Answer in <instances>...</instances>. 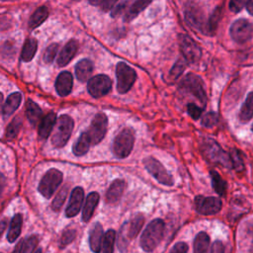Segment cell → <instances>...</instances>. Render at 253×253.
<instances>
[{"label": "cell", "mask_w": 253, "mask_h": 253, "mask_svg": "<svg viewBox=\"0 0 253 253\" xmlns=\"http://www.w3.org/2000/svg\"><path fill=\"white\" fill-rule=\"evenodd\" d=\"M164 233V222L160 218L150 221L143 230L139 244L145 252H152L160 243Z\"/></svg>", "instance_id": "1"}, {"label": "cell", "mask_w": 253, "mask_h": 253, "mask_svg": "<svg viewBox=\"0 0 253 253\" xmlns=\"http://www.w3.org/2000/svg\"><path fill=\"white\" fill-rule=\"evenodd\" d=\"M201 150L209 161L226 168H232L229 154L224 152L220 145L212 138H204L201 142Z\"/></svg>", "instance_id": "2"}, {"label": "cell", "mask_w": 253, "mask_h": 253, "mask_svg": "<svg viewBox=\"0 0 253 253\" xmlns=\"http://www.w3.org/2000/svg\"><path fill=\"white\" fill-rule=\"evenodd\" d=\"M134 131L132 128L126 127L122 129L113 141V153L118 158L127 157L133 147Z\"/></svg>", "instance_id": "3"}, {"label": "cell", "mask_w": 253, "mask_h": 253, "mask_svg": "<svg viewBox=\"0 0 253 253\" xmlns=\"http://www.w3.org/2000/svg\"><path fill=\"white\" fill-rule=\"evenodd\" d=\"M73 125V120L68 115H61L58 118L51 137V143L53 146L62 147L66 144L71 135Z\"/></svg>", "instance_id": "4"}, {"label": "cell", "mask_w": 253, "mask_h": 253, "mask_svg": "<svg viewBox=\"0 0 253 253\" xmlns=\"http://www.w3.org/2000/svg\"><path fill=\"white\" fill-rule=\"evenodd\" d=\"M180 90L195 96L203 106L206 105L207 94L204 88L203 80L200 76L193 73L187 74L180 82Z\"/></svg>", "instance_id": "5"}, {"label": "cell", "mask_w": 253, "mask_h": 253, "mask_svg": "<svg viewBox=\"0 0 253 253\" xmlns=\"http://www.w3.org/2000/svg\"><path fill=\"white\" fill-rule=\"evenodd\" d=\"M117 90L121 94L126 93L133 85L136 79V73L133 68L125 62H119L116 68Z\"/></svg>", "instance_id": "6"}, {"label": "cell", "mask_w": 253, "mask_h": 253, "mask_svg": "<svg viewBox=\"0 0 253 253\" xmlns=\"http://www.w3.org/2000/svg\"><path fill=\"white\" fill-rule=\"evenodd\" d=\"M62 182V173L55 169H49L42 178L39 184V192L46 199L50 198Z\"/></svg>", "instance_id": "7"}, {"label": "cell", "mask_w": 253, "mask_h": 253, "mask_svg": "<svg viewBox=\"0 0 253 253\" xmlns=\"http://www.w3.org/2000/svg\"><path fill=\"white\" fill-rule=\"evenodd\" d=\"M185 18L187 22L201 33L209 32L208 21L205 17L203 9L194 2L187 4L185 9Z\"/></svg>", "instance_id": "8"}, {"label": "cell", "mask_w": 253, "mask_h": 253, "mask_svg": "<svg viewBox=\"0 0 253 253\" xmlns=\"http://www.w3.org/2000/svg\"><path fill=\"white\" fill-rule=\"evenodd\" d=\"M143 164L150 175H152L156 181L166 186H173L174 181L172 176L167 172L164 166L154 157L148 156L143 159Z\"/></svg>", "instance_id": "9"}, {"label": "cell", "mask_w": 253, "mask_h": 253, "mask_svg": "<svg viewBox=\"0 0 253 253\" xmlns=\"http://www.w3.org/2000/svg\"><path fill=\"white\" fill-rule=\"evenodd\" d=\"M229 34L234 42L244 43L253 37V24L245 19H238L230 26Z\"/></svg>", "instance_id": "10"}, {"label": "cell", "mask_w": 253, "mask_h": 253, "mask_svg": "<svg viewBox=\"0 0 253 253\" xmlns=\"http://www.w3.org/2000/svg\"><path fill=\"white\" fill-rule=\"evenodd\" d=\"M108 127V119L105 114L99 113L93 118L87 134L90 138L91 144L99 143L105 136Z\"/></svg>", "instance_id": "11"}, {"label": "cell", "mask_w": 253, "mask_h": 253, "mask_svg": "<svg viewBox=\"0 0 253 253\" xmlns=\"http://www.w3.org/2000/svg\"><path fill=\"white\" fill-rule=\"evenodd\" d=\"M178 39L180 49L184 56V59L190 63L197 62L202 55V51L199 45L187 35L181 34L179 35Z\"/></svg>", "instance_id": "12"}, {"label": "cell", "mask_w": 253, "mask_h": 253, "mask_svg": "<svg viewBox=\"0 0 253 253\" xmlns=\"http://www.w3.org/2000/svg\"><path fill=\"white\" fill-rule=\"evenodd\" d=\"M112 88V80L104 74H99L88 81L87 89L89 94L94 98H100L107 95Z\"/></svg>", "instance_id": "13"}, {"label": "cell", "mask_w": 253, "mask_h": 253, "mask_svg": "<svg viewBox=\"0 0 253 253\" xmlns=\"http://www.w3.org/2000/svg\"><path fill=\"white\" fill-rule=\"evenodd\" d=\"M221 201L216 197L197 196L195 198L196 211L203 215H211L218 212L221 209Z\"/></svg>", "instance_id": "14"}, {"label": "cell", "mask_w": 253, "mask_h": 253, "mask_svg": "<svg viewBox=\"0 0 253 253\" xmlns=\"http://www.w3.org/2000/svg\"><path fill=\"white\" fill-rule=\"evenodd\" d=\"M84 199V191L81 187H76L72 190L68 206L65 210V215L67 217H72L76 215L81 210L82 203Z\"/></svg>", "instance_id": "15"}, {"label": "cell", "mask_w": 253, "mask_h": 253, "mask_svg": "<svg viewBox=\"0 0 253 253\" xmlns=\"http://www.w3.org/2000/svg\"><path fill=\"white\" fill-rule=\"evenodd\" d=\"M72 85H73V78L70 72L63 71L57 76L55 81V89L59 96L61 97L67 96L72 90Z\"/></svg>", "instance_id": "16"}, {"label": "cell", "mask_w": 253, "mask_h": 253, "mask_svg": "<svg viewBox=\"0 0 253 253\" xmlns=\"http://www.w3.org/2000/svg\"><path fill=\"white\" fill-rule=\"evenodd\" d=\"M126 188V182L122 179H116L110 185L106 193V201L109 204H116L120 201Z\"/></svg>", "instance_id": "17"}, {"label": "cell", "mask_w": 253, "mask_h": 253, "mask_svg": "<svg viewBox=\"0 0 253 253\" xmlns=\"http://www.w3.org/2000/svg\"><path fill=\"white\" fill-rule=\"evenodd\" d=\"M103 236H104L103 227L99 222H96L92 226V228L90 230V234H89L90 248L94 253H100L101 252Z\"/></svg>", "instance_id": "18"}, {"label": "cell", "mask_w": 253, "mask_h": 253, "mask_svg": "<svg viewBox=\"0 0 253 253\" xmlns=\"http://www.w3.org/2000/svg\"><path fill=\"white\" fill-rule=\"evenodd\" d=\"M77 49H78V42L74 40L69 41L60 51L57 58V64L59 66L67 65L70 62V60L74 57Z\"/></svg>", "instance_id": "19"}, {"label": "cell", "mask_w": 253, "mask_h": 253, "mask_svg": "<svg viewBox=\"0 0 253 253\" xmlns=\"http://www.w3.org/2000/svg\"><path fill=\"white\" fill-rule=\"evenodd\" d=\"M56 122V116L54 113L50 112L47 115H45L41 121L39 125V136L42 139H45L50 134L51 130L53 129V126H55Z\"/></svg>", "instance_id": "20"}, {"label": "cell", "mask_w": 253, "mask_h": 253, "mask_svg": "<svg viewBox=\"0 0 253 253\" xmlns=\"http://www.w3.org/2000/svg\"><path fill=\"white\" fill-rule=\"evenodd\" d=\"M100 200V196L97 192H91L85 201L84 207H83V211H82V219L83 221L87 222L91 219L93 212L99 203Z\"/></svg>", "instance_id": "21"}, {"label": "cell", "mask_w": 253, "mask_h": 253, "mask_svg": "<svg viewBox=\"0 0 253 253\" xmlns=\"http://www.w3.org/2000/svg\"><path fill=\"white\" fill-rule=\"evenodd\" d=\"M93 71V64L89 59H82L78 61L75 66V74L78 80L84 82L87 81Z\"/></svg>", "instance_id": "22"}, {"label": "cell", "mask_w": 253, "mask_h": 253, "mask_svg": "<svg viewBox=\"0 0 253 253\" xmlns=\"http://www.w3.org/2000/svg\"><path fill=\"white\" fill-rule=\"evenodd\" d=\"M152 0H135L127 9L125 14V22H129L133 20L140 12H142Z\"/></svg>", "instance_id": "23"}, {"label": "cell", "mask_w": 253, "mask_h": 253, "mask_svg": "<svg viewBox=\"0 0 253 253\" xmlns=\"http://www.w3.org/2000/svg\"><path fill=\"white\" fill-rule=\"evenodd\" d=\"M22 224H23L22 215L20 213L15 214L10 222V226L7 234V239L9 242L13 243L19 237L22 230Z\"/></svg>", "instance_id": "24"}, {"label": "cell", "mask_w": 253, "mask_h": 253, "mask_svg": "<svg viewBox=\"0 0 253 253\" xmlns=\"http://www.w3.org/2000/svg\"><path fill=\"white\" fill-rule=\"evenodd\" d=\"M22 101V95L19 92L12 93L7 98L4 106H3V115L4 117H9L12 115L20 106Z\"/></svg>", "instance_id": "25"}, {"label": "cell", "mask_w": 253, "mask_h": 253, "mask_svg": "<svg viewBox=\"0 0 253 253\" xmlns=\"http://www.w3.org/2000/svg\"><path fill=\"white\" fill-rule=\"evenodd\" d=\"M90 145H91V141L87 132H82L78 137V139L75 141L72 151L76 156H82L89 150Z\"/></svg>", "instance_id": "26"}, {"label": "cell", "mask_w": 253, "mask_h": 253, "mask_svg": "<svg viewBox=\"0 0 253 253\" xmlns=\"http://www.w3.org/2000/svg\"><path fill=\"white\" fill-rule=\"evenodd\" d=\"M26 115L29 122L35 126L42 120V110L33 101L29 100L26 105Z\"/></svg>", "instance_id": "27"}, {"label": "cell", "mask_w": 253, "mask_h": 253, "mask_svg": "<svg viewBox=\"0 0 253 253\" xmlns=\"http://www.w3.org/2000/svg\"><path fill=\"white\" fill-rule=\"evenodd\" d=\"M144 222V217L141 214L135 215L129 222H126V234L128 239L134 238L141 229Z\"/></svg>", "instance_id": "28"}, {"label": "cell", "mask_w": 253, "mask_h": 253, "mask_svg": "<svg viewBox=\"0 0 253 253\" xmlns=\"http://www.w3.org/2000/svg\"><path fill=\"white\" fill-rule=\"evenodd\" d=\"M194 253H208L210 246V237L209 235L201 231L199 232L194 240Z\"/></svg>", "instance_id": "29"}, {"label": "cell", "mask_w": 253, "mask_h": 253, "mask_svg": "<svg viewBox=\"0 0 253 253\" xmlns=\"http://www.w3.org/2000/svg\"><path fill=\"white\" fill-rule=\"evenodd\" d=\"M253 117V92H250L245 102L243 103L240 112H239V119L242 122H248Z\"/></svg>", "instance_id": "30"}, {"label": "cell", "mask_w": 253, "mask_h": 253, "mask_svg": "<svg viewBox=\"0 0 253 253\" xmlns=\"http://www.w3.org/2000/svg\"><path fill=\"white\" fill-rule=\"evenodd\" d=\"M47 16H48V9L45 6H42L38 8L29 20V27L32 29L39 27L42 22L45 21Z\"/></svg>", "instance_id": "31"}, {"label": "cell", "mask_w": 253, "mask_h": 253, "mask_svg": "<svg viewBox=\"0 0 253 253\" xmlns=\"http://www.w3.org/2000/svg\"><path fill=\"white\" fill-rule=\"evenodd\" d=\"M37 47H38V42L35 39H28L26 40L24 45H23V49H22V53H21V57L24 61H30L33 59V57L35 56V53L37 51Z\"/></svg>", "instance_id": "32"}, {"label": "cell", "mask_w": 253, "mask_h": 253, "mask_svg": "<svg viewBox=\"0 0 253 253\" xmlns=\"http://www.w3.org/2000/svg\"><path fill=\"white\" fill-rule=\"evenodd\" d=\"M210 175H211V184H212V188H213L214 192L219 196H223L225 194V191H226L225 181L214 170H211L210 172Z\"/></svg>", "instance_id": "33"}, {"label": "cell", "mask_w": 253, "mask_h": 253, "mask_svg": "<svg viewBox=\"0 0 253 253\" xmlns=\"http://www.w3.org/2000/svg\"><path fill=\"white\" fill-rule=\"evenodd\" d=\"M116 240V232L113 229H109L103 236L102 241V253H114V245Z\"/></svg>", "instance_id": "34"}, {"label": "cell", "mask_w": 253, "mask_h": 253, "mask_svg": "<svg viewBox=\"0 0 253 253\" xmlns=\"http://www.w3.org/2000/svg\"><path fill=\"white\" fill-rule=\"evenodd\" d=\"M22 126V120L21 118L17 117L12 120V122L8 125L6 128V137L9 139H13L19 133V130Z\"/></svg>", "instance_id": "35"}, {"label": "cell", "mask_w": 253, "mask_h": 253, "mask_svg": "<svg viewBox=\"0 0 253 253\" xmlns=\"http://www.w3.org/2000/svg\"><path fill=\"white\" fill-rule=\"evenodd\" d=\"M229 157H230V160H231L232 168H234L237 172L243 171V169H244V164H243V160H242L240 151L237 150V149H235V148L230 149Z\"/></svg>", "instance_id": "36"}, {"label": "cell", "mask_w": 253, "mask_h": 253, "mask_svg": "<svg viewBox=\"0 0 253 253\" xmlns=\"http://www.w3.org/2000/svg\"><path fill=\"white\" fill-rule=\"evenodd\" d=\"M38 242H39V239L37 235L29 236L27 239L23 240L20 253H33L38 245Z\"/></svg>", "instance_id": "37"}, {"label": "cell", "mask_w": 253, "mask_h": 253, "mask_svg": "<svg viewBox=\"0 0 253 253\" xmlns=\"http://www.w3.org/2000/svg\"><path fill=\"white\" fill-rule=\"evenodd\" d=\"M67 187L64 186L62 187L58 193L56 194L55 198L53 199L52 201V204H51V208L53 211H59L62 207V205L64 204L65 202V199H66V196H67Z\"/></svg>", "instance_id": "38"}, {"label": "cell", "mask_w": 253, "mask_h": 253, "mask_svg": "<svg viewBox=\"0 0 253 253\" xmlns=\"http://www.w3.org/2000/svg\"><path fill=\"white\" fill-rule=\"evenodd\" d=\"M128 237L126 234V222H125L119 232V237H118V246L119 249L122 253H126V248H127V244H128Z\"/></svg>", "instance_id": "39"}, {"label": "cell", "mask_w": 253, "mask_h": 253, "mask_svg": "<svg viewBox=\"0 0 253 253\" xmlns=\"http://www.w3.org/2000/svg\"><path fill=\"white\" fill-rule=\"evenodd\" d=\"M186 65H187V61L185 59H179L171 68L169 77L172 80H176L177 78H179V76L183 73L184 69L186 68Z\"/></svg>", "instance_id": "40"}, {"label": "cell", "mask_w": 253, "mask_h": 253, "mask_svg": "<svg viewBox=\"0 0 253 253\" xmlns=\"http://www.w3.org/2000/svg\"><path fill=\"white\" fill-rule=\"evenodd\" d=\"M220 16H221V8L218 7L216 8L213 13L211 14V16L210 17L209 21H208V27H209V33H212L215 31L216 29V26H217V23L220 19Z\"/></svg>", "instance_id": "41"}, {"label": "cell", "mask_w": 253, "mask_h": 253, "mask_svg": "<svg viewBox=\"0 0 253 253\" xmlns=\"http://www.w3.org/2000/svg\"><path fill=\"white\" fill-rule=\"evenodd\" d=\"M57 48H58V44L57 43H51L50 45H48L46 47V49L44 50L43 53V61L45 63H51L56 55L57 52Z\"/></svg>", "instance_id": "42"}, {"label": "cell", "mask_w": 253, "mask_h": 253, "mask_svg": "<svg viewBox=\"0 0 253 253\" xmlns=\"http://www.w3.org/2000/svg\"><path fill=\"white\" fill-rule=\"evenodd\" d=\"M218 121V116L216 113L214 112H210V113H207L206 115L203 116L202 118V125L204 126H207V127H211V126H213Z\"/></svg>", "instance_id": "43"}, {"label": "cell", "mask_w": 253, "mask_h": 253, "mask_svg": "<svg viewBox=\"0 0 253 253\" xmlns=\"http://www.w3.org/2000/svg\"><path fill=\"white\" fill-rule=\"evenodd\" d=\"M75 236H76V231L74 229H72V228L65 229L60 238V246L63 247V246L68 245L69 243H71L74 240Z\"/></svg>", "instance_id": "44"}, {"label": "cell", "mask_w": 253, "mask_h": 253, "mask_svg": "<svg viewBox=\"0 0 253 253\" xmlns=\"http://www.w3.org/2000/svg\"><path fill=\"white\" fill-rule=\"evenodd\" d=\"M90 4L101 8L103 11H109L114 7L118 0H88Z\"/></svg>", "instance_id": "45"}, {"label": "cell", "mask_w": 253, "mask_h": 253, "mask_svg": "<svg viewBox=\"0 0 253 253\" xmlns=\"http://www.w3.org/2000/svg\"><path fill=\"white\" fill-rule=\"evenodd\" d=\"M203 111H204V108H201L194 103H189L187 105V112L191 116V118L194 120H198L201 117Z\"/></svg>", "instance_id": "46"}, {"label": "cell", "mask_w": 253, "mask_h": 253, "mask_svg": "<svg viewBox=\"0 0 253 253\" xmlns=\"http://www.w3.org/2000/svg\"><path fill=\"white\" fill-rule=\"evenodd\" d=\"M247 2H248V0H230L229 9L232 12L237 13L242 10V8L247 4Z\"/></svg>", "instance_id": "47"}, {"label": "cell", "mask_w": 253, "mask_h": 253, "mask_svg": "<svg viewBox=\"0 0 253 253\" xmlns=\"http://www.w3.org/2000/svg\"><path fill=\"white\" fill-rule=\"evenodd\" d=\"M188 252V245L185 242H178L176 243L169 253H187Z\"/></svg>", "instance_id": "48"}, {"label": "cell", "mask_w": 253, "mask_h": 253, "mask_svg": "<svg viewBox=\"0 0 253 253\" xmlns=\"http://www.w3.org/2000/svg\"><path fill=\"white\" fill-rule=\"evenodd\" d=\"M210 253H224V246L222 242L219 240H215L211 247Z\"/></svg>", "instance_id": "49"}, {"label": "cell", "mask_w": 253, "mask_h": 253, "mask_svg": "<svg viewBox=\"0 0 253 253\" xmlns=\"http://www.w3.org/2000/svg\"><path fill=\"white\" fill-rule=\"evenodd\" d=\"M5 184H6V179H5L4 175L2 173H0V196H1L2 192H3Z\"/></svg>", "instance_id": "50"}, {"label": "cell", "mask_w": 253, "mask_h": 253, "mask_svg": "<svg viewBox=\"0 0 253 253\" xmlns=\"http://www.w3.org/2000/svg\"><path fill=\"white\" fill-rule=\"evenodd\" d=\"M6 227H7V221L6 220L0 221V237L2 236V234H3L4 230L6 229Z\"/></svg>", "instance_id": "51"}, {"label": "cell", "mask_w": 253, "mask_h": 253, "mask_svg": "<svg viewBox=\"0 0 253 253\" xmlns=\"http://www.w3.org/2000/svg\"><path fill=\"white\" fill-rule=\"evenodd\" d=\"M246 7H247V11L253 16V0H248Z\"/></svg>", "instance_id": "52"}, {"label": "cell", "mask_w": 253, "mask_h": 253, "mask_svg": "<svg viewBox=\"0 0 253 253\" xmlns=\"http://www.w3.org/2000/svg\"><path fill=\"white\" fill-rule=\"evenodd\" d=\"M248 232L250 233V235L253 237V223H251L249 226H248ZM250 253H253V244L251 246V252Z\"/></svg>", "instance_id": "53"}, {"label": "cell", "mask_w": 253, "mask_h": 253, "mask_svg": "<svg viewBox=\"0 0 253 253\" xmlns=\"http://www.w3.org/2000/svg\"><path fill=\"white\" fill-rule=\"evenodd\" d=\"M35 253H42V249H41V248H40V249H38Z\"/></svg>", "instance_id": "54"}, {"label": "cell", "mask_w": 253, "mask_h": 253, "mask_svg": "<svg viewBox=\"0 0 253 253\" xmlns=\"http://www.w3.org/2000/svg\"><path fill=\"white\" fill-rule=\"evenodd\" d=\"M2 99H3V95L0 93V104H1V102H2Z\"/></svg>", "instance_id": "55"}, {"label": "cell", "mask_w": 253, "mask_h": 253, "mask_svg": "<svg viewBox=\"0 0 253 253\" xmlns=\"http://www.w3.org/2000/svg\"><path fill=\"white\" fill-rule=\"evenodd\" d=\"M251 129H252V131H253V125H252V127H251Z\"/></svg>", "instance_id": "56"}]
</instances>
